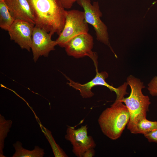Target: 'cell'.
Returning <instances> with one entry per match:
<instances>
[{"label": "cell", "mask_w": 157, "mask_h": 157, "mask_svg": "<svg viewBox=\"0 0 157 157\" xmlns=\"http://www.w3.org/2000/svg\"><path fill=\"white\" fill-rule=\"evenodd\" d=\"M32 10L35 26L52 35H59L64 27L65 11L60 0H27Z\"/></svg>", "instance_id": "1"}, {"label": "cell", "mask_w": 157, "mask_h": 157, "mask_svg": "<svg viewBox=\"0 0 157 157\" xmlns=\"http://www.w3.org/2000/svg\"><path fill=\"white\" fill-rule=\"evenodd\" d=\"M125 86L116 95V99L110 107L104 110L100 115L98 122L104 134L112 140H116L121 135L130 119L129 111L122 99L128 94Z\"/></svg>", "instance_id": "2"}, {"label": "cell", "mask_w": 157, "mask_h": 157, "mask_svg": "<svg viewBox=\"0 0 157 157\" xmlns=\"http://www.w3.org/2000/svg\"><path fill=\"white\" fill-rule=\"evenodd\" d=\"M126 83L130 87L131 92L128 97L123 98L122 101L130 114V119L127 124L128 129L139 119L146 118L151 102L149 97L142 93V90L145 86L139 79L130 75L127 78Z\"/></svg>", "instance_id": "3"}, {"label": "cell", "mask_w": 157, "mask_h": 157, "mask_svg": "<svg viewBox=\"0 0 157 157\" xmlns=\"http://www.w3.org/2000/svg\"><path fill=\"white\" fill-rule=\"evenodd\" d=\"M76 2L83 8L85 21L93 27L97 40L107 46L117 58L110 44L107 27L101 19L102 13L99 2L94 1L92 4L90 0H77Z\"/></svg>", "instance_id": "4"}, {"label": "cell", "mask_w": 157, "mask_h": 157, "mask_svg": "<svg viewBox=\"0 0 157 157\" xmlns=\"http://www.w3.org/2000/svg\"><path fill=\"white\" fill-rule=\"evenodd\" d=\"M63 28L56 40L57 45L65 48L69 42L78 35L88 33V24L85 21L84 11L73 9L65 11Z\"/></svg>", "instance_id": "5"}, {"label": "cell", "mask_w": 157, "mask_h": 157, "mask_svg": "<svg viewBox=\"0 0 157 157\" xmlns=\"http://www.w3.org/2000/svg\"><path fill=\"white\" fill-rule=\"evenodd\" d=\"M94 44L93 37L88 33L78 35L71 39L65 47L67 54L75 58L88 56L93 61L96 69L97 55L92 51Z\"/></svg>", "instance_id": "6"}, {"label": "cell", "mask_w": 157, "mask_h": 157, "mask_svg": "<svg viewBox=\"0 0 157 157\" xmlns=\"http://www.w3.org/2000/svg\"><path fill=\"white\" fill-rule=\"evenodd\" d=\"M87 125L82 126L78 129L68 126L65 138L72 145V152L78 157H83L84 153L88 150L94 149L95 142L92 137L88 134Z\"/></svg>", "instance_id": "7"}, {"label": "cell", "mask_w": 157, "mask_h": 157, "mask_svg": "<svg viewBox=\"0 0 157 157\" xmlns=\"http://www.w3.org/2000/svg\"><path fill=\"white\" fill-rule=\"evenodd\" d=\"M35 25L27 21L15 19L8 31L10 39L22 49L30 51Z\"/></svg>", "instance_id": "8"}, {"label": "cell", "mask_w": 157, "mask_h": 157, "mask_svg": "<svg viewBox=\"0 0 157 157\" xmlns=\"http://www.w3.org/2000/svg\"><path fill=\"white\" fill-rule=\"evenodd\" d=\"M52 35L45 30L35 26L31 49L35 62L40 56L47 57L50 52L55 50L57 44L56 40L51 39Z\"/></svg>", "instance_id": "9"}, {"label": "cell", "mask_w": 157, "mask_h": 157, "mask_svg": "<svg viewBox=\"0 0 157 157\" xmlns=\"http://www.w3.org/2000/svg\"><path fill=\"white\" fill-rule=\"evenodd\" d=\"M108 76V74L105 71L99 72L96 69L95 77L90 81L84 84H81L76 82L69 78L66 77L69 82L67 83L69 86L79 91L81 95L83 98H90L93 97L94 94L91 91V89L97 85H103L107 87L111 91H114L116 94L120 91V87L115 88L106 82L105 79Z\"/></svg>", "instance_id": "10"}, {"label": "cell", "mask_w": 157, "mask_h": 157, "mask_svg": "<svg viewBox=\"0 0 157 157\" xmlns=\"http://www.w3.org/2000/svg\"><path fill=\"white\" fill-rule=\"evenodd\" d=\"M3 1L15 20H24L35 25L34 18L27 0Z\"/></svg>", "instance_id": "11"}, {"label": "cell", "mask_w": 157, "mask_h": 157, "mask_svg": "<svg viewBox=\"0 0 157 157\" xmlns=\"http://www.w3.org/2000/svg\"><path fill=\"white\" fill-rule=\"evenodd\" d=\"M157 129V121H152L146 118L141 119L128 129L133 134H144Z\"/></svg>", "instance_id": "12"}, {"label": "cell", "mask_w": 157, "mask_h": 157, "mask_svg": "<svg viewBox=\"0 0 157 157\" xmlns=\"http://www.w3.org/2000/svg\"><path fill=\"white\" fill-rule=\"evenodd\" d=\"M13 146L15 151L13 157H42L44 154V149L38 146H35L32 150H27L24 148L22 143L18 141Z\"/></svg>", "instance_id": "13"}, {"label": "cell", "mask_w": 157, "mask_h": 157, "mask_svg": "<svg viewBox=\"0 0 157 157\" xmlns=\"http://www.w3.org/2000/svg\"><path fill=\"white\" fill-rule=\"evenodd\" d=\"M4 1H0V27L8 31L14 21Z\"/></svg>", "instance_id": "14"}, {"label": "cell", "mask_w": 157, "mask_h": 157, "mask_svg": "<svg viewBox=\"0 0 157 157\" xmlns=\"http://www.w3.org/2000/svg\"><path fill=\"white\" fill-rule=\"evenodd\" d=\"M12 122L11 120H6L4 117L0 114V157H5L3 155L4 140L10 131Z\"/></svg>", "instance_id": "15"}, {"label": "cell", "mask_w": 157, "mask_h": 157, "mask_svg": "<svg viewBox=\"0 0 157 157\" xmlns=\"http://www.w3.org/2000/svg\"><path fill=\"white\" fill-rule=\"evenodd\" d=\"M42 131L49 143L54 155L56 157H65L68 156L63 150L57 144L53 139L50 131L39 123Z\"/></svg>", "instance_id": "16"}, {"label": "cell", "mask_w": 157, "mask_h": 157, "mask_svg": "<svg viewBox=\"0 0 157 157\" xmlns=\"http://www.w3.org/2000/svg\"><path fill=\"white\" fill-rule=\"evenodd\" d=\"M147 89L152 96H157V76L154 77L148 83Z\"/></svg>", "instance_id": "17"}, {"label": "cell", "mask_w": 157, "mask_h": 157, "mask_svg": "<svg viewBox=\"0 0 157 157\" xmlns=\"http://www.w3.org/2000/svg\"><path fill=\"white\" fill-rule=\"evenodd\" d=\"M144 135L149 142L157 143V129Z\"/></svg>", "instance_id": "18"}, {"label": "cell", "mask_w": 157, "mask_h": 157, "mask_svg": "<svg viewBox=\"0 0 157 157\" xmlns=\"http://www.w3.org/2000/svg\"><path fill=\"white\" fill-rule=\"evenodd\" d=\"M61 3L65 9L71 8L77 0H60Z\"/></svg>", "instance_id": "19"}, {"label": "cell", "mask_w": 157, "mask_h": 157, "mask_svg": "<svg viewBox=\"0 0 157 157\" xmlns=\"http://www.w3.org/2000/svg\"><path fill=\"white\" fill-rule=\"evenodd\" d=\"M95 151L94 149H89L83 154V157H92L94 156Z\"/></svg>", "instance_id": "20"}, {"label": "cell", "mask_w": 157, "mask_h": 157, "mask_svg": "<svg viewBox=\"0 0 157 157\" xmlns=\"http://www.w3.org/2000/svg\"><path fill=\"white\" fill-rule=\"evenodd\" d=\"M157 2V0L156 1H154V2H153L152 3V5H154V4H155L156 2Z\"/></svg>", "instance_id": "21"}, {"label": "cell", "mask_w": 157, "mask_h": 157, "mask_svg": "<svg viewBox=\"0 0 157 157\" xmlns=\"http://www.w3.org/2000/svg\"><path fill=\"white\" fill-rule=\"evenodd\" d=\"M3 0H0V1H3Z\"/></svg>", "instance_id": "22"}]
</instances>
